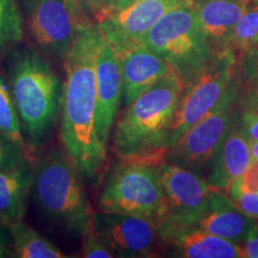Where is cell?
I'll return each mask as SVG.
<instances>
[{
  "label": "cell",
  "mask_w": 258,
  "mask_h": 258,
  "mask_svg": "<svg viewBox=\"0 0 258 258\" xmlns=\"http://www.w3.org/2000/svg\"><path fill=\"white\" fill-rule=\"evenodd\" d=\"M103 34L97 24L78 27L66 57L60 140L63 150L86 182L101 175L106 160V147L96 128V57Z\"/></svg>",
  "instance_id": "obj_1"
},
{
  "label": "cell",
  "mask_w": 258,
  "mask_h": 258,
  "mask_svg": "<svg viewBox=\"0 0 258 258\" xmlns=\"http://www.w3.org/2000/svg\"><path fill=\"white\" fill-rule=\"evenodd\" d=\"M182 92V82L171 71L127 105L111 138L112 151L120 160L164 161Z\"/></svg>",
  "instance_id": "obj_2"
},
{
  "label": "cell",
  "mask_w": 258,
  "mask_h": 258,
  "mask_svg": "<svg viewBox=\"0 0 258 258\" xmlns=\"http://www.w3.org/2000/svg\"><path fill=\"white\" fill-rule=\"evenodd\" d=\"M9 86L28 148L44 146L60 121L63 98L60 77L36 50L21 48L10 61Z\"/></svg>",
  "instance_id": "obj_3"
},
{
  "label": "cell",
  "mask_w": 258,
  "mask_h": 258,
  "mask_svg": "<svg viewBox=\"0 0 258 258\" xmlns=\"http://www.w3.org/2000/svg\"><path fill=\"white\" fill-rule=\"evenodd\" d=\"M78 167L64 150L54 148L34 164L31 195L43 218L82 238L92 226L93 209Z\"/></svg>",
  "instance_id": "obj_4"
},
{
  "label": "cell",
  "mask_w": 258,
  "mask_h": 258,
  "mask_svg": "<svg viewBox=\"0 0 258 258\" xmlns=\"http://www.w3.org/2000/svg\"><path fill=\"white\" fill-rule=\"evenodd\" d=\"M141 43L170 64L183 88L207 66L215 53L191 6L164 15L147 31Z\"/></svg>",
  "instance_id": "obj_5"
},
{
  "label": "cell",
  "mask_w": 258,
  "mask_h": 258,
  "mask_svg": "<svg viewBox=\"0 0 258 258\" xmlns=\"http://www.w3.org/2000/svg\"><path fill=\"white\" fill-rule=\"evenodd\" d=\"M98 209L144 217L160 225L166 215L160 164L121 160L109 172L102 186Z\"/></svg>",
  "instance_id": "obj_6"
},
{
  "label": "cell",
  "mask_w": 258,
  "mask_h": 258,
  "mask_svg": "<svg viewBox=\"0 0 258 258\" xmlns=\"http://www.w3.org/2000/svg\"><path fill=\"white\" fill-rule=\"evenodd\" d=\"M239 92L240 82L237 74L214 109L190 127L170 147L166 154L170 163L191 170L201 176L212 167L222 141L239 121Z\"/></svg>",
  "instance_id": "obj_7"
},
{
  "label": "cell",
  "mask_w": 258,
  "mask_h": 258,
  "mask_svg": "<svg viewBox=\"0 0 258 258\" xmlns=\"http://www.w3.org/2000/svg\"><path fill=\"white\" fill-rule=\"evenodd\" d=\"M237 74L238 54L231 48L215 51L207 66L183 88L171 128L170 147L214 109Z\"/></svg>",
  "instance_id": "obj_8"
},
{
  "label": "cell",
  "mask_w": 258,
  "mask_h": 258,
  "mask_svg": "<svg viewBox=\"0 0 258 258\" xmlns=\"http://www.w3.org/2000/svg\"><path fill=\"white\" fill-rule=\"evenodd\" d=\"M92 226L114 257H158L166 249L159 224L151 219L99 211L93 213Z\"/></svg>",
  "instance_id": "obj_9"
},
{
  "label": "cell",
  "mask_w": 258,
  "mask_h": 258,
  "mask_svg": "<svg viewBox=\"0 0 258 258\" xmlns=\"http://www.w3.org/2000/svg\"><path fill=\"white\" fill-rule=\"evenodd\" d=\"M166 215L159 227H188L207 211L214 192L205 177L170 161L160 163Z\"/></svg>",
  "instance_id": "obj_10"
},
{
  "label": "cell",
  "mask_w": 258,
  "mask_h": 258,
  "mask_svg": "<svg viewBox=\"0 0 258 258\" xmlns=\"http://www.w3.org/2000/svg\"><path fill=\"white\" fill-rule=\"evenodd\" d=\"M191 5L192 0H138L105 12L96 24L105 40L120 51L141 43L147 31L167 12Z\"/></svg>",
  "instance_id": "obj_11"
},
{
  "label": "cell",
  "mask_w": 258,
  "mask_h": 258,
  "mask_svg": "<svg viewBox=\"0 0 258 258\" xmlns=\"http://www.w3.org/2000/svg\"><path fill=\"white\" fill-rule=\"evenodd\" d=\"M31 36L44 54L63 61L77 25L64 0H25Z\"/></svg>",
  "instance_id": "obj_12"
},
{
  "label": "cell",
  "mask_w": 258,
  "mask_h": 258,
  "mask_svg": "<svg viewBox=\"0 0 258 258\" xmlns=\"http://www.w3.org/2000/svg\"><path fill=\"white\" fill-rule=\"evenodd\" d=\"M96 88L97 134L106 147L122 102V78L120 57L104 36L97 51Z\"/></svg>",
  "instance_id": "obj_13"
},
{
  "label": "cell",
  "mask_w": 258,
  "mask_h": 258,
  "mask_svg": "<svg viewBox=\"0 0 258 258\" xmlns=\"http://www.w3.org/2000/svg\"><path fill=\"white\" fill-rule=\"evenodd\" d=\"M116 53L120 57L122 102L125 106L172 71L163 57L144 43L134 44Z\"/></svg>",
  "instance_id": "obj_14"
},
{
  "label": "cell",
  "mask_w": 258,
  "mask_h": 258,
  "mask_svg": "<svg viewBox=\"0 0 258 258\" xmlns=\"http://www.w3.org/2000/svg\"><path fill=\"white\" fill-rule=\"evenodd\" d=\"M171 256L182 258H241L239 245L200 228L159 227Z\"/></svg>",
  "instance_id": "obj_15"
},
{
  "label": "cell",
  "mask_w": 258,
  "mask_h": 258,
  "mask_svg": "<svg viewBox=\"0 0 258 258\" xmlns=\"http://www.w3.org/2000/svg\"><path fill=\"white\" fill-rule=\"evenodd\" d=\"M258 220L246 217L221 190H214L209 206L191 227L200 228L222 239L239 244Z\"/></svg>",
  "instance_id": "obj_16"
},
{
  "label": "cell",
  "mask_w": 258,
  "mask_h": 258,
  "mask_svg": "<svg viewBox=\"0 0 258 258\" xmlns=\"http://www.w3.org/2000/svg\"><path fill=\"white\" fill-rule=\"evenodd\" d=\"M251 159L250 139L238 121L222 141L213 160L207 182L212 188L226 192L232 183L245 172Z\"/></svg>",
  "instance_id": "obj_17"
},
{
  "label": "cell",
  "mask_w": 258,
  "mask_h": 258,
  "mask_svg": "<svg viewBox=\"0 0 258 258\" xmlns=\"http://www.w3.org/2000/svg\"><path fill=\"white\" fill-rule=\"evenodd\" d=\"M34 183V165L29 157L0 171V222L9 227L24 220Z\"/></svg>",
  "instance_id": "obj_18"
},
{
  "label": "cell",
  "mask_w": 258,
  "mask_h": 258,
  "mask_svg": "<svg viewBox=\"0 0 258 258\" xmlns=\"http://www.w3.org/2000/svg\"><path fill=\"white\" fill-rule=\"evenodd\" d=\"M251 0H192L191 8L214 51L226 49L228 35Z\"/></svg>",
  "instance_id": "obj_19"
},
{
  "label": "cell",
  "mask_w": 258,
  "mask_h": 258,
  "mask_svg": "<svg viewBox=\"0 0 258 258\" xmlns=\"http://www.w3.org/2000/svg\"><path fill=\"white\" fill-rule=\"evenodd\" d=\"M14 257L18 258H66L62 252L47 238L28 225L19 220L8 227Z\"/></svg>",
  "instance_id": "obj_20"
},
{
  "label": "cell",
  "mask_w": 258,
  "mask_h": 258,
  "mask_svg": "<svg viewBox=\"0 0 258 258\" xmlns=\"http://www.w3.org/2000/svg\"><path fill=\"white\" fill-rule=\"evenodd\" d=\"M226 48L239 55L258 48V2L251 0L246 10L228 35Z\"/></svg>",
  "instance_id": "obj_21"
},
{
  "label": "cell",
  "mask_w": 258,
  "mask_h": 258,
  "mask_svg": "<svg viewBox=\"0 0 258 258\" xmlns=\"http://www.w3.org/2000/svg\"><path fill=\"white\" fill-rule=\"evenodd\" d=\"M0 134L27 146L9 83L2 74H0Z\"/></svg>",
  "instance_id": "obj_22"
},
{
  "label": "cell",
  "mask_w": 258,
  "mask_h": 258,
  "mask_svg": "<svg viewBox=\"0 0 258 258\" xmlns=\"http://www.w3.org/2000/svg\"><path fill=\"white\" fill-rule=\"evenodd\" d=\"M23 38V21L16 0H0V53Z\"/></svg>",
  "instance_id": "obj_23"
},
{
  "label": "cell",
  "mask_w": 258,
  "mask_h": 258,
  "mask_svg": "<svg viewBox=\"0 0 258 258\" xmlns=\"http://www.w3.org/2000/svg\"><path fill=\"white\" fill-rule=\"evenodd\" d=\"M239 124L247 138L258 141V93L252 89L240 85L238 97Z\"/></svg>",
  "instance_id": "obj_24"
},
{
  "label": "cell",
  "mask_w": 258,
  "mask_h": 258,
  "mask_svg": "<svg viewBox=\"0 0 258 258\" xmlns=\"http://www.w3.org/2000/svg\"><path fill=\"white\" fill-rule=\"evenodd\" d=\"M64 3L77 28L96 24L102 10L99 0H64Z\"/></svg>",
  "instance_id": "obj_25"
},
{
  "label": "cell",
  "mask_w": 258,
  "mask_h": 258,
  "mask_svg": "<svg viewBox=\"0 0 258 258\" xmlns=\"http://www.w3.org/2000/svg\"><path fill=\"white\" fill-rule=\"evenodd\" d=\"M226 194L243 214L258 220V191H243L232 183Z\"/></svg>",
  "instance_id": "obj_26"
},
{
  "label": "cell",
  "mask_w": 258,
  "mask_h": 258,
  "mask_svg": "<svg viewBox=\"0 0 258 258\" xmlns=\"http://www.w3.org/2000/svg\"><path fill=\"white\" fill-rule=\"evenodd\" d=\"M28 156V147L0 134V171L15 165Z\"/></svg>",
  "instance_id": "obj_27"
},
{
  "label": "cell",
  "mask_w": 258,
  "mask_h": 258,
  "mask_svg": "<svg viewBox=\"0 0 258 258\" xmlns=\"http://www.w3.org/2000/svg\"><path fill=\"white\" fill-rule=\"evenodd\" d=\"M238 78L240 85L258 84V48L238 55Z\"/></svg>",
  "instance_id": "obj_28"
},
{
  "label": "cell",
  "mask_w": 258,
  "mask_h": 258,
  "mask_svg": "<svg viewBox=\"0 0 258 258\" xmlns=\"http://www.w3.org/2000/svg\"><path fill=\"white\" fill-rule=\"evenodd\" d=\"M82 256L85 258H112L110 251L103 243L99 235L93 228H89L82 235Z\"/></svg>",
  "instance_id": "obj_29"
},
{
  "label": "cell",
  "mask_w": 258,
  "mask_h": 258,
  "mask_svg": "<svg viewBox=\"0 0 258 258\" xmlns=\"http://www.w3.org/2000/svg\"><path fill=\"white\" fill-rule=\"evenodd\" d=\"M233 183L243 191H258V159H251L245 172Z\"/></svg>",
  "instance_id": "obj_30"
},
{
  "label": "cell",
  "mask_w": 258,
  "mask_h": 258,
  "mask_svg": "<svg viewBox=\"0 0 258 258\" xmlns=\"http://www.w3.org/2000/svg\"><path fill=\"white\" fill-rule=\"evenodd\" d=\"M238 245L241 258H258V222Z\"/></svg>",
  "instance_id": "obj_31"
},
{
  "label": "cell",
  "mask_w": 258,
  "mask_h": 258,
  "mask_svg": "<svg viewBox=\"0 0 258 258\" xmlns=\"http://www.w3.org/2000/svg\"><path fill=\"white\" fill-rule=\"evenodd\" d=\"M5 257H14V252L8 227L0 222V258Z\"/></svg>",
  "instance_id": "obj_32"
},
{
  "label": "cell",
  "mask_w": 258,
  "mask_h": 258,
  "mask_svg": "<svg viewBox=\"0 0 258 258\" xmlns=\"http://www.w3.org/2000/svg\"><path fill=\"white\" fill-rule=\"evenodd\" d=\"M138 2V0H114V3H112V6L111 9L109 10V11H111V10H117V9H121V8H124V6H127L129 4H132V3H135ZM108 12V11H106ZM105 14V12H104ZM103 14V15H104ZM97 23V22H96Z\"/></svg>",
  "instance_id": "obj_33"
},
{
  "label": "cell",
  "mask_w": 258,
  "mask_h": 258,
  "mask_svg": "<svg viewBox=\"0 0 258 258\" xmlns=\"http://www.w3.org/2000/svg\"><path fill=\"white\" fill-rule=\"evenodd\" d=\"M99 2H101V8H102V10H101V14L98 15V17H97V19L101 17V16H102L103 14H104V12L109 11V10L111 9L112 3H114V0H99ZM96 22H97V21H96Z\"/></svg>",
  "instance_id": "obj_34"
},
{
  "label": "cell",
  "mask_w": 258,
  "mask_h": 258,
  "mask_svg": "<svg viewBox=\"0 0 258 258\" xmlns=\"http://www.w3.org/2000/svg\"><path fill=\"white\" fill-rule=\"evenodd\" d=\"M250 150L252 159H258V141L250 140Z\"/></svg>",
  "instance_id": "obj_35"
},
{
  "label": "cell",
  "mask_w": 258,
  "mask_h": 258,
  "mask_svg": "<svg viewBox=\"0 0 258 258\" xmlns=\"http://www.w3.org/2000/svg\"><path fill=\"white\" fill-rule=\"evenodd\" d=\"M241 86H245V88L252 89L253 91H256L258 93V84H252V85H241Z\"/></svg>",
  "instance_id": "obj_36"
},
{
  "label": "cell",
  "mask_w": 258,
  "mask_h": 258,
  "mask_svg": "<svg viewBox=\"0 0 258 258\" xmlns=\"http://www.w3.org/2000/svg\"><path fill=\"white\" fill-rule=\"evenodd\" d=\"M256 2H258V0H256Z\"/></svg>",
  "instance_id": "obj_37"
}]
</instances>
